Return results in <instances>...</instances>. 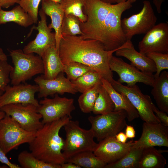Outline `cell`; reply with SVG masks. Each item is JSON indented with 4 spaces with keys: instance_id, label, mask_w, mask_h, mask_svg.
I'll return each instance as SVG.
<instances>
[{
    "instance_id": "obj_1",
    "label": "cell",
    "mask_w": 168,
    "mask_h": 168,
    "mask_svg": "<svg viewBox=\"0 0 168 168\" xmlns=\"http://www.w3.org/2000/svg\"><path fill=\"white\" fill-rule=\"evenodd\" d=\"M133 3L131 0L116 4L86 0L83 8L86 19L80 22L81 35L85 39L99 42L107 51L119 48L128 40L121 28V16Z\"/></svg>"
},
{
    "instance_id": "obj_2",
    "label": "cell",
    "mask_w": 168,
    "mask_h": 168,
    "mask_svg": "<svg viewBox=\"0 0 168 168\" xmlns=\"http://www.w3.org/2000/svg\"><path fill=\"white\" fill-rule=\"evenodd\" d=\"M119 48L107 51L99 42L85 39L81 35H62L58 52L64 65L71 62L89 66L111 83L114 79L109 61L113 54Z\"/></svg>"
},
{
    "instance_id": "obj_3",
    "label": "cell",
    "mask_w": 168,
    "mask_h": 168,
    "mask_svg": "<svg viewBox=\"0 0 168 168\" xmlns=\"http://www.w3.org/2000/svg\"><path fill=\"white\" fill-rule=\"evenodd\" d=\"M71 119L66 116L44 124L28 143L30 152L38 159L47 163L61 165L65 162L62 152L64 140L60 136L59 132Z\"/></svg>"
},
{
    "instance_id": "obj_4",
    "label": "cell",
    "mask_w": 168,
    "mask_h": 168,
    "mask_svg": "<svg viewBox=\"0 0 168 168\" xmlns=\"http://www.w3.org/2000/svg\"><path fill=\"white\" fill-rule=\"evenodd\" d=\"M9 52L13 64L10 75L12 85L25 83L36 75L44 74L42 60L38 55L25 53L21 49Z\"/></svg>"
},
{
    "instance_id": "obj_5",
    "label": "cell",
    "mask_w": 168,
    "mask_h": 168,
    "mask_svg": "<svg viewBox=\"0 0 168 168\" xmlns=\"http://www.w3.org/2000/svg\"><path fill=\"white\" fill-rule=\"evenodd\" d=\"M66 138L63 153L66 160L82 152H94L98 143L94 141L92 130L81 127L78 120L70 119L64 126Z\"/></svg>"
},
{
    "instance_id": "obj_6",
    "label": "cell",
    "mask_w": 168,
    "mask_h": 168,
    "mask_svg": "<svg viewBox=\"0 0 168 168\" xmlns=\"http://www.w3.org/2000/svg\"><path fill=\"white\" fill-rule=\"evenodd\" d=\"M126 119L125 111L120 110L96 116H91L88 117V120L94 138L99 142L106 138L115 137L126 126Z\"/></svg>"
},
{
    "instance_id": "obj_7",
    "label": "cell",
    "mask_w": 168,
    "mask_h": 168,
    "mask_svg": "<svg viewBox=\"0 0 168 168\" xmlns=\"http://www.w3.org/2000/svg\"><path fill=\"white\" fill-rule=\"evenodd\" d=\"M35 133L25 130L11 116L5 114L0 120V148L7 154L21 144L30 143Z\"/></svg>"
},
{
    "instance_id": "obj_8",
    "label": "cell",
    "mask_w": 168,
    "mask_h": 168,
    "mask_svg": "<svg viewBox=\"0 0 168 168\" xmlns=\"http://www.w3.org/2000/svg\"><path fill=\"white\" fill-rule=\"evenodd\" d=\"M110 83L116 90L127 97L138 111L139 117L144 122L161 123L154 112V104L151 97L144 94L137 85L124 86L114 79Z\"/></svg>"
},
{
    "instance_id": "obj_9",
    "label": "cell",
    "mask_w": 168,
    "mask_h": 168,
    "mask_svg": "<svg viewBox=\"0 0 168 168\" xmlns=\"http://www.w3.org/2000/svg\"><path fill=\"white\" fill-rule=\"evenodd\" d=\"M143 3L139 12L121 20V28L127 40H131L134 35L145 34L156 23L157 18L150 2L145 0Z\"/></svg>"
},
{
    "instance_id": "obj_10",
    "label": "cell",
    "mask_w": 168,
    "mask_h": 168,
    "mask_svg": "<svg viewBox=\"0 0 168 168\" xmlns=\"http://www.w3.org/2000/svg\"><path fill=\"white\" fill-rule=\"evenodd\" d=\"M38 107L31 104H12L2 107L0 110L9 115L25 130L36 132L44 124L41 120L42 115L37 111Z\"/></svg>"
},
{
    "instance_id": "obj_11",
    "label": "cell",
    "mask_w": 168,
    "mask_h": 168,
    "mask_svg": "<svg viewBox=\"0 0 168 168\" xmlns=\"http://www.w3.org/2000/svg\"><path fill=\"white\" fill-rule=\"evenodd\" d=\"M39 103L37 111L42 116L43 124L66 116L72 118L71 113L75 109L73 99L61 97L58 94H55L53 98H44Z\"/></svg>"
},
{
    "instance_id": "obj_12",
    "label": "cell",
    "mask_w": 168,
    "mask_h": 168,
    "mask_svg": "<svg viewBox=\"0 0 168 168\" xmlns=\"http://www.w3.org/2000/svg\"><path fill=\"white\" fill-rule=\"evenodd\" d=\"M109 66L112 71L116 72L119 78L117 81L122 84L125 83L130 86L141 82L152 86L155 78L154 75L144 73L132 65L125 62L120 58L113 55L109 61Z\"/></svg>"
},
{
    "instance_id": "obj_13",
    "label": "cell",
    "mask_w": 168,
    "mask_h": 168,
    "mask_svg": "<svg viewBox=\"0 0 168 168\" xmlns=\"http://www.w3.org/2000/svg\"><path fill=\"white\" fill-rule=\"evenodd\" d=\"M139 52L168 54V23L161 22L149 30L138 44Z\"/></svg>"
},
{
    "instance_id": "obj_14",
    "label": "cell",
    "mask_w": 168,
    "mask_h": 168,
    "mask_svg": "<svg viewBox=\"0 0 168 168\" xmlns=\"http://www.w3.org/2000/svg\"><path fill=\"white\" fill-rule=\"evenodd\" d=\"M38 86L22 83L11 86L8 84L0 96V109L4 105L12 104H31L38 107L40 105L35 98L38 92Z\"/></svg>"
},
{
    "instance_id": "obj_15",
    "label": "cell",
    "mask_w": 168,
    "mask_h": 168,
    "mask_svg": "<svg viewBox=\"0 0 168 168\" xmlns=\"http://www.w3.org/2000/svg\"><path fill=\"white\" fill-rule=\"evenodd\" d=\"M34 81L39 86V98L53 96L55 94L62 95L66 93L75 94L78 92L75 85L65 77L63 72L52 79H46L42 74L35 78Z\"/></svg>"
},
{
    "instance_id": "obj_16",
    "label": "cell",
    "mask_w": 168,
    "mask_h": 168,
    "mask_svg": "<svg viewBox=\"0 0 168 168\" xmlns=\"http://www.w3.org/2000/svg\"><path fill=\"white\" fill-rule=\"evenodd\" d=\"M40 18L36 27L38 33L35 38L29 42L22 50L26 54L36 53L41 57L49 47L56 46L55 34L47 25L46 15L42 9L39 12Z\"/></svg>"
},
{
    "instance_id": "obj_17",
    "label": "cell",
    "mask_w": 168,
    "mask_h": 168,
    "mask_svg": "<svg viewBox=\"0 0 168 168\" xmlns=\"http://www.w3.org/2000/svg\"><path fill=\"white\" fill-rule=\"evenodd\" d=\"M155 146L168 147V127L161 123L144 122L140 138L133 142L132 147L143 149Z\"/></svg>"
},
{
    "instance_id": "obj_18",
    "label": "cell",
    "mask_w": 168,
    "mask_h": 168,
    "mask_svg": "<svg viewBox=\"0 0 168 168\" xmlns=\"http://www.w3.org/2000/svg\"><path fill=\"white\" fill-rule=\"evenodd\" d=\"M93 152L94 154L107 164L115 162L122 158L131 148L133 142L122 143L115 137L104 139L99 142Z\"/></svg>"
},
{
    "instance_id": "obj_19",
    "label": "cell",
    "mask_w": 168,
    "mask_h": 168,
    "mask_svg": "<svg viewBox=\"0 0 168 168\" xmlns=\"http://www.w3.org/2000/svg\"><path fill=\"white\" fill-rule=\"evenodd\" d=\"M117 56L125 58L131 62V64L141 72L153 75L156 68L154 62L145 54L137 51L130 40H128L115 52Z\"/></svg>"
},
{
    "instance_id": "obj_20",
    "label": "cell",
    "mask_w": 168,
    "mask_h": 168,
    "mask_svg": "<svg viewBox=\"0 0 168 168\" xmlns=\"http://www.w3.org/2000/svg\"><path fill=\"white\" fill-rule=\"evenodd\" d=\"M101 83L114 103V111L124 110L125 111L127 119L129 122L139 117L138 111L125 95L117 91L110 83L103 78L101 79Z\"/></svg>"
},
{
    "instance_id": "obj_21",
    "label": "cell",
    "mask_w": 168,
    "mask_h": 168,
    "mask_svg": "<svg viewBox=\"0 0 168 168\" xmlns=\"http://www.w3.org/2000/svg\"><path fill=\"white\" fill-rule=\"evenodd\" d=\"M41 9L51 18V23L48 27L50 29L53 28L54 30L56 47L58 51L62 37L61 26L65 15L64 11L60 3L49 0H44L42 1Z\"/></svg>"
},
{
    "instance_id": "obj_22",
    "label": "cell",
    "mask_w": 168,
    "mask_h": 168,
    "mask_svg": "<svg viewBox=\"0 0 168 168\" xmlns=\"http://www.w3.org/2000/svg\"><path fill=\"white\" fill-rule=\"evenodd\" d=\"M44 68V77L47 79L55 78L61 72H63L64 65L59 57L56 46L47 49L41 57Z\"/></svg>"
},
{
    "instance_id": "obj_23",
    "label": "cell",
    "mask_w": 168,
    "mask_h": 168,
    "mask_svg": "<svg viewBox=\"0 0 168 168\" xmlns=\"http://www.w3.org/2000/svg\"><path fill=\"white\" fill-rule=\"evenodd\" d=\"M151 92L158 108L168 114V72H161L159 76L154 78Z\"/></svg>"
},
{
    "instance_id": "obj_24",
    "label": "cell",
    "mask_w": 168,
    "mask_h": 168,
    "mask_svg": "<svg viewBox=\"0 0 168 168\" xmlns=\"http://www.w3.org/2000/svg\"><path fill=\"white\" fill-rule=\"evenodd\" d=\"M167 152V150H158L154 147L143 148L138 168H164L166 161L162 153Z\"/></svg>"
},
{
    "instance_id": "obj_25",
    "label": "cell",
    "mask_w": 168,
    "mask_h": 168,
    "mask_svg": "<svg viewBox=\"0 0 168 168\" xmlns=\"http://www.w3.org/2000/svg\"><path fill=\"white\" fill-rule=\"evenodd\" d=\"M10 22L24 27L34 23L31 17L19 5L11 10H0V24Z\"/></svg>"
},
{
    "instance_id": "obj_26",
    "label": "cell",
    "mask_w": 168,
    "mask_h": 168,
    "mask_svg": "<svg viewBox=\"0 0 168 168\" xmlns=\"http://www.w3.org/2000/svg\"><path fill=\"white\" fill-rule=\"evenodd\" d=\"M66 162H71L85 168H104L107 164L91 151L79 153L66 159Z\"/></svg>"
},
{
    "instance_id": "obj_27",
    "label": "cell",
    "mask_w": 168,
    "mask_h": 168,
    "mask_svg": "<svg viewBox=\"0 0 168 168\" xmlns=\"http://www.w3.org/2000/svg\"><path fill=\"white\" fill-rule=\"evenodd\" d=\"M143 149L132 147L119 160L107 164L104 168H138Z\"/></svg>"
},
{
    "instance_id": "obj_28",
    "label": "cell",
    "mask_w": 168,
    "mask_h": 168,
    "mask_svg": "<svg viewBox=\"0 0 168 168\" xmlns=\"http://www.w3.org/2000/svg\"><path fill=\"white\" fill-rule=\"evenodd\" d=\"M18 161L23 168H61V165L45 162L27 151H23L19 154Z\"/></svg>"
},
{
    "instance_id": "obj_29",
    "label": "cell",
    "mask_w": 168,
    "mask_h": 168,
    "mask_svg": "<svg viewBox=\"0 0 168 168\" xmlns=\"http://www.w3.org/2000/svg\"><path fill=\"white\" fill-rule=\"evenodd\" d=\"M114 105L109 94L101 84L92 112L95 114H106L114 111Z\"/></svg>"
},
{
    "instance_id": "obj_30",
    "label": "cell",
    "mask_w": 168,
    "mask_h": 168,
    "mask_svg": "<svg viewBox=\"0 0 168 168\" xmlns=\"http://www.w3.org/2000/svg\"><path fill=\"white\" fill-rule=\"evenodd\" d=\"M101 82L86 90L79 96L78 102L81 111L88 113L92 112L94 105L98 95Z\"/></svg>"
},
{
    "instance_id": "obj_31",
    "label": "cell",
    "mask_w": 168,
    "mask_h": 168,
    "mask_svg": "<svg viewBox=\"0 0 168 168\" xmlns=\"http://www.w3.org/2000/svg\"><path fill=\"white\" fill-rule=\"evenodd\" d=\"M103 78L94 70L88 71L75 80L71 81L75 86L78 92L82 93L101 82Z\"/></svg>"
},
{
    "instance_id": "obj_32",
    "label": "cell",
    "mask_w": 168,
    "mask_h": 168,
    "mask_svg": "<svg viewBox=\"0 0 168 168\" xmlns=\"http://www.w3.org/2000/svg\"><path fill=\"white\" fill-rule=\"evenodd\" d=\"M86 0H61L60 4L65 14H71L77 17L80 22L83 23L86 19L83 8Z\"/></svg>"
},
{
    "instance_id": "obj_33",
    "label": "cell",
    "mask_w": 168,
    "mask_h": 168,
    "mask_svg": "<svg viewBox=\"0 0 168 168\" xmlns=\"http://www.w3.org/2000/svg\"><path fill=\"white\" fill-rule=\"evenodd\" d=\"M61 33L62 35H82L78 19L72 15L65 14L61 26Z\"/></svg>"
},
{
    "instance_id": "obj_34",
    "label": "cell",
    "mask_w": 168,
    "mask_h": 168,
    "mask_svg": "<svg viewBox=\"0 0 168 168\" xmlns=\"http://www.w3.org/2000/svg\"><path fill=\"white\" fill-rule=\"evenodd\" d=\"M94 70L91 68L82 63L71 62L64 65L63 72L71 81L75 80L90 71Z\"/></svg>"
},
{
    "instance_id": "obj_35",
    "label": "cell",
    "mask_w": 168,
    "mask_h": 168,
    "mask_svg": "<svg viewBox=\"0 0 168 168\" xmlns=\"http://www.w3.org/2000/svg\"><path fill=\"white\" fill-rule=\"evenodd\" d=\"M145 55L154 63L156 68L154 78L158 77L162 71L168 69V54L149 52Z\"/></svg>"
},
{
    "instance_id": "obj_36",
    "label": "cell",
    "mask_w": 168,
    "mask_h": 168,
    "mask_svg": "<svg viewBox=\"0 0 168 168\" xmlns=\"http://www.w3.org/2000/svg\"><path fill=\"white\" fill-rule=\"evenodd\" d=\"M43 0H20L18 4L30 16L34 23H36L38 20L39 5Z\"/></svg>"
},
{
    "instance_id": "obj_37",
    "label": "cell",
    "mask_w": 168,
    "mask_h": 168,
    "mask_svg": "<svg viewBox=\"0 0 168 168\" xmlns=\"http://www.w3.org/2000/svg\"><path fill=\"white\" fill-rule=\"evenodd\" d=\"M7 61L0 60V89L4 92L10 82V75L13 68Z\"/></svg>"
},
{
    "instance_id": "obj_38",
    "label": "cell",
    "mask_w": 168,
    "mask_h": 168,
    "mask_svg": "<svg viewBox=\"0 0 168 168\" xmlns=\"http://www.w3.org/2000/svg\"><path fill=\"white\" fill-rule=\"evenodd\" d=\"M153 110L161 123L164 125L168 127V116L167 114L158 109L155 105L153 106Z\"/></svg>"
},
{
    "instance_id": "obj_39",
    "label": "cell",
    "mask_w": 168,
    "mask_h": 168,
    "mask_svg": "<svg viewBox=\"0 0 168 168\" xmlns=\"http://www.w3.org/2000/svg\"><path fill=\"white\" fill-rule=\"evenodd\" d=\"M6 154L0 148V162L10 168H21L20 166L11 162L8 158Z\"/></svg>"
},
{
    "instance_id": "obj_40",
    "label": "cell",
    "mask_w": 168,
    "mask_h": 168,
    "mask_svg": "<svg viewBox=\"0 0 168 168\" xmlns=\"http://www.w3.org/2000/svg\"><path fill=\"white\" fill-rule=\"evenodd\" d=\"M20 0H0L1 7L7 8L16 3L19 4Z\"/></svg>"
},
{
    "instance_id": "obj_41",
    "label": "cell",
    "mask_w": 168,
    "mask_h": 168,
    "mask_svg": "<svg viewBox=\"0 0 168 168\" xmlns=\"http://www.w3.org/2000/svg\"><path fill=\"white\" fill-rule=\"evenodd\" d=\"M125 134L128 138H133L135 136V131L133 127L131 125H126Z\"/></svg>"
},
{
    "instance_id": "obj_42",
    "label": "cell",
    "mask_w": 168,
    "mask_h": 168,
    "mask_svg": "<svg viewBox=\"0 0 168 168\" xmlns=\"http://www.w3.org/2000/svg\"><path fill=\"white\" fill-rule=\"evenodd\" d=\"M115 138L118 141L122 143H126L128 139L125 133L121 131L118 133Z\"/></svg>"
},
{
    "instance_id": "obj_43",
    "label": "cell",
    "mask_w": 168,
    "mask_h": 168,
    "mask_svg": "<svg viewBox=\"0 0 168 168\" xmlns=\"http://www.w3.org/2000/svg\"><path fill=\"white\" fill-rule=\"evenodd\" d=\"M165 0H152V2L155 5L158 13H160L161 12V6Z\"/></svg>"
},
{
    "instance_id": "obj_44",
    "label": "cell",
    "mask_w": 168,
    "mask_h": 168,
    "mask_svg": "<svg viewBox=\"0 0 168 168\" xmlns=\"http://www.w3.org/2000/svg\"><path fill=\"white\" fill-rule=\"evenodd\" d=\"M61 168H81V167L70 162H65L61 165Z\"/></svg>"
},
{
    "instance_id": "obj_45",
    "label": "cell",
    "mask_w": 168,
    "mask_h": 168,
    "mask_svg": "<svg viewBox=\"0 0 168 168\" xmlns=\"http://www.w3.org/2000/svg\"><path fill=\"white\" fill-rule=\"evenodd\" d=\"M0 60H7V55L1 48H0Z\"/></svg>"
},
{
    "instance_id": "obj_46",
    "label": "cell",
    "mask_w": 168,
    "mask_h": 168,
    "mask_svg": "<svg viewBox=\"0 0 168 168\" xmlns=\"http://www.w3.org/2000/svg\"><path fill=\"white\" fill-rule=\"evenodd\" d=\"M101 1L107 3L111 4L117 3L121 2V0H100Z\"/></svg>"
},
{
    "instance_id": "obj_47",
    "label": "cell",
    "mask_w": 168,
    "mask_h": 168,
    "mask_svg": "<svg viewBox=\"0 0 168 168\" xmlns=\"http://www.w3.org/2000/svg\"><path fill=\"white\" fill-rule=\"evenodd\" d=\"M5 115V113L3 111L0 110V120L2 119Z\"/></svg>"
},
{
    "instance_id": "obj_48",
    "label": "cell",
    "mask_w": 168,
    "mask_h": 168,
    "mask_svg": "<svg viewBox=\"0 0 168 168\" xmlns=\"http://www.w3.org/2000/svg\"><path fill=\"white\" fill-rule=\"evenodd\" d=\"M54 2H56L60 3L61 0H49Z\"/></svg>"
},
{
    "instance_id": "obj_49",
    "label": "cell",
    "mask_w": 168,
    "mask_h": 168,
    "mask_svg": "<svg viewBox=\"0 0 168 168\" xmlns=\"http://www.w3.org/2000/svg\"><path fill=\"white\" fill-rule=\"evenodd\" d=\"M8 168V167L6 165H4L1 166L0 165V168Z\"/></svg>"
},
{
    "instance_id": "obj_50",
    "label": "cell",
    "mask_w": 168,
    "mask_h": 168,
    "mask_svg": "<svg viewBox=\"0 0 168 168\" xmlns=\"http://www.w3.org/2000/svg\"><path fill=\"white\" fill-rule=\"evenodd\" d=\"M4 91L0 89V96L3 93Z\"/></svg>"
},
{
    "instance_id": "obj_51",
    "label": "cell",
    "mask_w": 168,
    "mask_h": 168,
    "mask_svg": "<svg viewBox=\"0 0 168 168\" xmlns=\"http://www.w3.org/2000/svg\"><path fill=\"white\" fill-rule=\"evenodd\" d=\"M121 0V2L122 1H126L127 0ZM133 3L135 2L137 0H131Z\"/></svg>"
},
{
    "instance_id": "obj_52",
    "label": "cell",
    "mask_w": 168,
    "mask_h": 168,
    "mask_svg": "<svg viewBox=\"0 0 168 168\" xmlns=\"http://www.w3.org/2000/svg\"><path fill=\"white\" fill-rule=\"evenodd\" d=\"M1 8V7L0 6V10L2 9Z\"/></svg>"
}]
</instances>
